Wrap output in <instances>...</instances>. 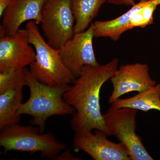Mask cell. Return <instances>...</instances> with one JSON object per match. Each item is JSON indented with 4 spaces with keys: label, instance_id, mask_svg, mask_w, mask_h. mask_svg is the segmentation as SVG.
I'll return each instance as SVG.
<instances>
[{
    "label": "cell",
    "instance_id": "cell-1",
    "mask_svg": "<svg viewBox=\"0 0 160 160\" xmlns=\"http://www.w3.org/2000/svg\"><path fill=\"white\" fill-rule=\"evenodd\" d=\"M119 62L114 58L104 65L85 66L64 93V99L75 110L71 120L75 133L82 134L98 130L106 134L100 106V91L117 70Z\"/></svg>",
    "mask_w": 160,
    "mask_h": 160
},
{
    "label": "cell",
    "instance_id": "cell-2",
    "mask_svg": "<svg viewBox=\"0 0 160 160\" xmlns=\"http://www.w3.org/2000/svg\"><path fill=\"white\" fill-rule=\"evenodd\" d=\"M25 71L26 86L30 95L28 100L21 105L19 113L31 116V124L37 126L41 133L45 131L46 122L49 118L74 114L75 109L63 97L70 85L49 86L33 77L29 69H25Z\"/></svg>",
    "mask_w": 160,
    "mask_h": 160
},
{
    "label": "cell",
    "instance_id": "cell-3",
    "mask_svg": "<svg viewBox=\"0 0 160 160\" xmlns=\"http://www.w3.org/2000/svg\"><path fill=\"white\" fill-rule=\"evenodd\" d=\"M26 29L29 43L35 50V59L29 65V70L32 76L49 86L73 83L76 77L63 62L60 49L52 47L44 39L38 24L29 21L26 23Z\"/></svg>",
    "mask_w": 160,
    "mask_h": 160
},
{
    "label": "cell",
    "instance_id": "cell-4",
    "mask_svg": "<svg viewBox=\"0 0 160 160\" xmlns=\"http://www.w3.org/2000/svg\"><path fill=\"white\" fill-rule=\"evenodd\" d=\"M0 146L5 152L11 151L38 152L42 157L50 159H56L66 147L52 133H41L38 126H21L18 124L1 129Z\"/></svg>",
    "mask_w": 160,
    "mask_h": 160
},
{
    "label": "cell",
    "instance_id": "cell-5",
    "mask_svg": "<svg viewBox=\"0 0 160 160\" xmlns=\"http://www.w3.org/2000/svg\"><path fill=\"white\" fill-rule=\"evenodd\" d=\"M138 110L112 106L103 114L107 136H114L126 147L131 160H153L136 132Z\"/></svg>",
    "mask_w": 160,
    "mask_h": 160
},
{
    "label": "cell",
    "instance_id": "cell-6",
    "mask_svg": "<svg viewBox=\"0 0 160 160\" xmlns=\"http://www.w3.org/2000/svg\"><path fill=\"white\" fill-rule=\"evenodd\" d=\"M42 31L47 42L59 49L75 33V19L70 0H47L42 11Z\"/></svg>",
    "mask_w": 160,
    "mask_h": 160
},
{
    "label": "cell",
    "instance_id": "cell-7",
    "mask_svg": "<svg viewBox=\"0 0 160 160\" xmlns=\"http://www.w3.org/2000/svg\"><path fill=\"white\" fill-rule=\"evenodd\" d=\"M93 38L94 30L92 23L85 31L75 33L71 39L59 49L63 62L76 78L85 66L100 65L93 49Z\"/></svg>",
    "mask_w": 160,
    "mask_h": 160
},
{
    "label": "cell",
    "instance_id": "cell-8",
    "mask_svg": "<svg viewBox=\"0 0 160 160\" xmlns=\"http://www.w3.org/2000/svg\"><path fill=\"white\" fill-rule=\"evenodd\" d=\"M149 71L148 65L141 63L126 64L118 68L110 79L113 89L108 100L109 104H113L129 92H140L156 85Z\"/></svg>",
    "mask_w": 160,
    "mask_h": 160
},
{
    "label": "cell",
    "instance_id": "cell-9",
    "mask_svg": "<svg viewBox=\"0 0 160 160\" xmlns=\"http://www.w3.org/2000/svg\"><path fill=\"white\" fill-rule=\"evenodd\" d=\"M30 44L26 29H20L14 34L1 35L0 72L11 68L25 69L29 66L36 55Z\"/></svg>",
    "mask_w": 160,
    "mask_h": 160
},
{
    "label": "cell",
    "instance_id": "cell-10",
    "mask_svg": "<svg viewBox=\"0 0 160 160\" xmlns=\"http://www.w3.org/2000/svg\"><path fill=\"white\" fill-rule=\"evenodd\" d=\"M102 132L95 130L82 133H75L73 145L75 149L82 150L95 160H131L128 150L122 143L108 139Z\"/></svg>",
    "mask_w": 160,
    "mask_h": 160
},
{
    "label": "cell",
    "instance_id": "cell-11",
    "mask_svg": "<svg viewBox=\"0 0 160 160\" xmlns=\"http://www.w3.org/2000/svg\"><path fill=\"white\" fill-rule=\"evenodd\" d=\"M47 0H11L4 12L1 36L14 34L26 21L41 23L42 11Z\"/></svg>",
    "mask_w": 160,
    "mask_h": 160
},
{
    "label": "cell",
    "instance_id": "cell-12",
    "mask_svg": "<svg viewBox=\"0 0 160 160\" xmlns=\"http://www.w3.org/2000/svg\"><path fill=\"white\" fill-rule=\"evenodd\" d=\"M23 86L0 92V129L20 122L21 115L19 110L22 104Z\"/></svg>",
    "mask_w": 160,
    "mask_h": 160
},
{
    "label": "cell",
    "instance_id": "cell-13",
    "mask_svg": "<svg viewBox=\"0 0 160 160\" xmlns=\"http://www.w3.org/2000/svg\"><path fill=\"white\" fill-rule=\"evenodd\" d=\"M112 106L116 108H130L147 112L151 110L160 112V85L143 90L127 98H119Z\"/></svg>",
    "mask_w": 160,
    "mask_h": 160
},
{
    "label": "cell",
    "instance_id": "cell-14",
    "mask_svg": "<svg viewBox=\"0 0 160 160\" xmlns=\"http://www.w3.org/2000/svg\"><path fill=\"white\" fill-rule=\"evenodd\" d=\"M74 14L75 33L88 29L100 8L108 0H70Z\"/></svg>",
    "mask_w": 160,
    "mask_h": 160
},
{
    "label": "cell",
    "instance_id": "cell-15",
    "mask_svg": "<svg viewBox=\"0 0 160 160\" xmlns=\"http://www.w3.org/2000/svg\"><path fill=\"white\" fill-rule=\"evenodd\" d=\"M160 0H149L141 2L139 9L129 21L127 26L128 30L137 27L145 28L153 23V14Z\"/></svg>",
    "mask_w": 160,
    "mask_h": 160
},
{
    "label": "cell",
    "instance_id": "cell-16",
    "mask_svg": "<svg viewBox=\"0 0 160 160\" xmlns=\"http://www.w3.org/2000/svg\"><path fill=\"white\" fill-rule=\"evenodd\" d=\"M19 86H26L25 68H11L0 72V92Z\"/></svg>",
    "mask_w": 160,
    "mask_h": 160
},
{
    "label": "cell",
    "instance_id": "cell-17",
    "mask_svg": "<svg viewBox=\"0 0 160 160\" xmlns=\"http://www.w3.org/2000/svg\"><path fill=\"white\" fill-rule=\"evenodd\" d=\"M107 3L116 6H132L136 4V0H108Z\"/></svg>",
    "mask_w": 160,
    "mask_h": 160
},
{
    "label": "cell",
    "instance_id": "cell-18",
    "mask_svg": "<svg viewBox=\"0 0 160 160\" xmlns=\"http://www.w3.org/2000/svg\"><path fill=\"white\" fill-rule=\"evenodd\" d=\"M11 0H0V17L2 16L4 12L9 6Z\"/></svg>",
    "mask_w": 160,
    "mask_h": 160
},
{
    "label": "cell",
    "instance_id": "cell-19",
    "mask_svg": "<svg viewBox=\"0 0 160 160\" xmlns=\"http://www.w3.org/2000/svg\"><path fill=\"white\" fill-rule=\"evenodd\" d=\"M57 158H58V160H80V159H77L78 158L74 157L69 151L64 152L61 155H59Z\"/></svg>",
    "mask_w": 160,
    "mask_h": 160
},
{
    "label": "cell",
    "instance_id": "cell-20",
    "mask_svg": "<svg viewBox=\"0 0 160 160\" xmlns=\"http://www.w3.org/2000/svg\"><path fill=\"white\" fill-rule=\"evenodd\" d=\"M149 1V0H140L139 2H146V1Z\"/></svg>",
    "mask_w": 160,
    "mask_h": 160
},
{
    "label": "cell",
    "instance_id": "cell-21",
    "mask_svg": "<svg viewBox=\"0 0 160 160\" xmlns=\"http://www.w3.org/2000/svg\"><path fill=\"white\" fill-rule=\"evenodd\" d=\"M159 84H160V82Z\"/></svg>",
    "mask_w": 160,
    "mask_h": 160
}]
</instances>
